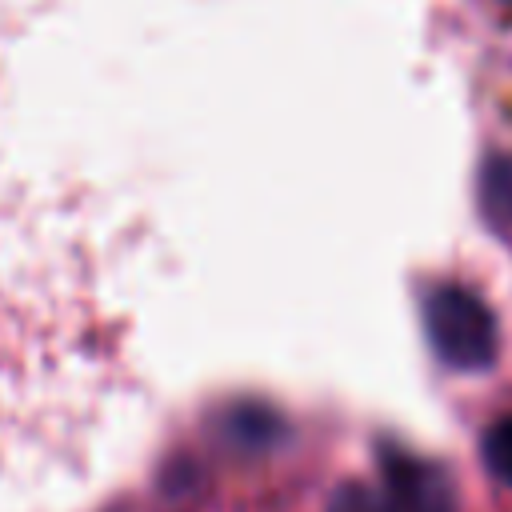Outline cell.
<instances>
[{"label":"cell","mask_w":512,"mask_h":512,"mask_svg":"<svg viewBox=\"0 0 512 512\" xmlns=\"http://www.w3.org/2000/svg\"><path fill=\"white\" fill-rule=\"evenodd\" d=\"M428 320V340L436 356L452 368H484L496 352V320L488 304L460 288V284H440L428 292L424 304Z\"/></svg>","instance_id":"obj_1"},{"label":"cell","mask_w":512,"mask_h":512,"mask_svg":"<svg viewBox=\"0 0 512 512\" xmlns=\"http://www.w3.org/2000/svg\"><path fill=\"white\" fill-rule=\"evenodd\" d=\"M380 500H384L388 512H456L448 476L436 464L416 460L400 448L384 452V492H380Z\"/></svg>","instance_id":"obj_2"},{"label":"cell","mask_w":512,"mask_h":512,"mask_svg":"<svg viewBox=\"0 0 512 512\" xmlns=\"http://www.w3.org/2000/svg\"><path fill=\"white\" fill-rule=\"evenodd\" d=\"M484 204L496 220L512 224V164L508 160H492L484 172Z\"/></svg>","instance_id":"obj_3"},{"label":"cell","mask_w":512,"mask_h":512,"mask_svg":"<svg viewBox=\"0 0 512 512\" xmlns=\"http://www.w3.org/2000/svg\"><path fill=\"white\" fill-rule=\"evenodd\" d=\"M484 460H488V468L512 488V412L500 416V420L484 432Z\"/></svg>","instance_id":"obj_4"},{"label":"cell","mask_w":512,"mask_h":512,"mask_svg":"<svg viewBox=\"0 0 512 512\" xmlns=\"http://www.w3.org/2000/svg\"><path fill=\"white\" fill-rule=\"evenodd\" d=\"M328 512H388L380 492L364 488V484H344L336 496H332V508Z\"/></svg>","instance_id":"obj_5"}]
</instances>
